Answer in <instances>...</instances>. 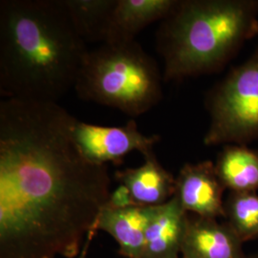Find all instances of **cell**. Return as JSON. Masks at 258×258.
I'll return each instance as SVG.
<instances>
[{
  "instance_id": "obj_1",
  "label": "cell",
  "mask_w": 258,
  "mask_h": 258,
  "mask_svg": "<svg viewBox=\"0 0 258 258\" xmlns=\"http://www.w3.org/2000/svg\"><path fill=\"white\" fill-rule=\"evenodd\" d=\"M107 166L39 139L0 158V258H75L110 196Z\"/></svg>"
},
{
  "instance_id": "obj_2",
  "label": "cell",
  "mask_w": 258,
  "mask_h": 258,
  "mask_svg": "<svg viewBox=\"0 0 258 258\" xmlns=\"http://www.w3.org/2000/svg\"><path fill=\"white\" fill-rule=\"evenodd\" d=\"M86 42L64 0L0 1V95L57 102L74 88Z\"/></svg>"
},
{
  "instance_id": "obj_3",
  "label": "cell",
  "mask_w": 258,
  "mask_h": 258,
  "mask_svg": "<svg viewBox=\"0 0 258 258\" xmlns=\"http://www.w3.org/2000/svg\"><path fill=\"white\" fill-rule=\"evenodd\" d=\"M257 34L258 1L178 0L157 31L164 80L216 72Z\"/></svg>"
},
{
  "instance_id": "obj_4",
  "label": "cell",
  "mask_w": 258,
  "mask_h": 258,
  "mask_svg": "<svg viewBox=\"0 0 258 258\" xmlns=\"http://www.w3.org/2000/svg\"><path fill=\"white\" fill-rule=\"evenodd\" d=\"M163 79L155 60L136 40L103 43L88 51L74 88L84 101L138 117L162 100Z\"/></svg>"
},
{
  "instance_id": "obj_5",
  "label": "cell",
  "mask_w": 258,
  "mask_h": 258,
  "mask_svg": "<svg viewBox=\"0 0 258 258\" xmlns=\"http://www.w3.org/2000/svg\"><path fill=\"white\" fill-rule=\"evenodd\" d=\"M206 146L246 145L258 138V50L210 91Z\"/></svg>"
},
{
  "instance_id": "obj_6",
  "label": "cell",
  "mask_w": 258,
  "mask_h": 258,
  "mask_svg": "<svg viewBox=\"0 0 258 258\" xmlns=\"http://www.w3.org/2000/svg\"><path fill=\"white\" fill-rule=\"evenodd\" d=\"M72 135L83 156L102 166L107 163L119 166L132 151H139L145 156L153 151L154 145L160 141L158 135L143 134L135 120L121 126H102L76 119Z\"/></svg>"
},
{
  "instance_id": "obj_7",
  "label": "cell",
  "mask_w": 258,
  "mask_h": 258,
  "mask_svg": "<svg viewBox=\"0 0 258 258\" xmlns=\"http://www.w3.org/2000/svg\"><path fill=\"white\" fill-rule=\"evenodd\" d=\"M225 186L216 174L214 164L205 161L185 164L176 177L175 194L184 212L217 219L224 217Z\"/></svg>"
},
{
  "instance_id": "obj_8",
  "label": "cell",
  "mask_w": 258,
  "mask_h": 258,
  "mask_svg": "<svg viewBox=\"0 0 258 258\" xmlns=\"http://www.w3.org/2000/svg\"><path fill=\"white\" fill-rule=\"evenodd\" d=\"M243 244L226 222L188 214L181 258H244Z\"/></svg>"
},
{
  "instance_id": "obj_9",
  "label": "cell",
  "mask_w": 258,
  "mask_h": 258,
  "mask_svg": "<svg viewBox=\"0 0 258 258\" xmlns=\"http://www.w3.org/2000/svg\"><path fill=\"white\" fill-rule=\"evenodd\" d=\"M157 208L142 206L115 208L105 205L98 217L96 229L107 232L117 241L120 255L143 258L146 234Z\"/></svg>"
},
{
  "instance_id": "obj_10",
  "label": "cell",
  "mask_w": 258,
  "mask_h": 258,
  "mask_svg": "<svg viewBox=\"0 0 258 258\" xmlns=\"http://www.w3.org/2000/svg\"><path fill=\"white\" fill-rule=\"evenodd\" d=\"M144 159V165L116 171L115 177L125 188L132 206L164 205L175 194L176 178L159 163L153 151Z\"/></svg>"
},
{
  "instance_id": "obj_11",
  "label": "cell",
  "mask_w": 258,
  "mask_h": 258,
  "mask_svg": "<svg viewBox=\"0 0 258 258\" xmlns=\"http://www.w3.org/2000/svg\"><path fill=\"white\" fill-rule=\"evenodd\" d=\"M177 2L178 0H116L103 43H123L135 40V37L143 29L166 19Z\"/></svg>"
},
{
  "instance_id": "obj_12",
  "label": "cell",
  "mask_w": 258,
  "mask_h": 258,
  "mask_svg": "<svg viewBox=\"0 0 258 258\" xmlns=\"http://www.w3.org/2000/svg\"><path fill=\"white\" fill-rule=\"evenodd\" d=\"M187 218L174 196L158 206L147 231L143 258H181Z\"/></svg>"
},
{
  "instance_id": "obj_13",
  "label": "cell",
  "mask_w": 258,
  "mask_h": 258,
  "mask_svg": "<svg viewBox=\"0 0 258 258\" xmlns=\"http://www.w3.org/2000/svg\"><path fill=\"white\" fill-rule=\"evenodd\" d=\"M225 188L233 192H257L258 151L244 145L225 147L214 164Z\"/></svg>"
},
{
  "instance_id": "obj_14",
  "label": "cell",
  "mask_w": 258,
  "mask_h": 258,
  "mask_svg": "<svg viewBox=\"0 0 258 258\" xmlns=\"http://www.w3.org/2000/svg\"><path fill=\"white\" fill-rule=\"evenodd\" d=\"M116 0H64L65 7L83 40L102 42Z\"/></svg>"
},
{
  "instance_id": "obj_15",
  "label": "cell",
  "mask_w": 258,
  "mask_h": 258,
  "mask_svg": "<svg viewBox=\"0 0 258 258\" xmlns=\"http://www.w3.org/2000/svg\"><path fill=\"white\" fill-rule=\"evenodd\" d=\"M224 218L243 243L258 238L257 192L231 191L224 202Z\"/></svg>"
},
{
  "instance_id": "obj_16",
  "label": "cell",
  "mask_w": 258,
  "mask_h": 258,
  "mask_svg": "<svg viewBox=\"0 0 258 258\" xmlns=\"http://www.w3.org/2000/svg\"><path fill=\"white\" fill-rule=\"evenodd\" d=\"M97 231H97V229H94V230H92V231L88 233L86 241H85V243H84V245H83V249H82V251H81V253H80V255H79V257L78 258H86L88 249H89V247H90V244H91V242H92L93 237L95 236V234H96Z\"/></svg>"
},
{
  "instance_id": "obj_17",
  "label": "cell",
  "mask_w": 258,
  "mask_h": 258,
  "mask_svg": "<svg viewBox=\"0 0 258 258\" xmlns=\"http://www.w3.org/2000/svg\"><path fill=\"white\" fill-rule=\"evenodd\" d=\"M244 258H258V252L253 253V254H250V255H246Z\"/></svg>"
}]
</instances>
